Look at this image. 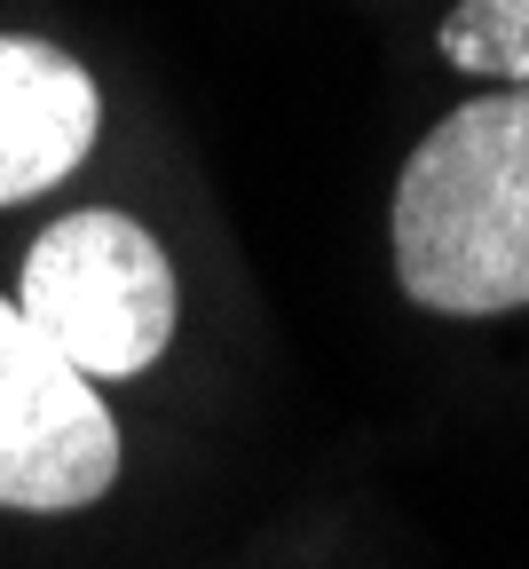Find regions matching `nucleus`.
Masks as SVG:
<instances>
[{"mask_svg":"<svg viewBox=\"0 0 529 569\" xmlns=\"http://www.w3.org/2000/svg\"><path fill=\"white\" fill-rule=\"evenodd\" d=\"M396 277L419 309H529V88L450 111L396 182Z\"/></svg>","mask_w":529,"mask_h":569,"instance_id":"f257e3e1","label":"nucleus"},{"mask_svg":"<svg viewBox=\"0 0 529 569\" xmlns=\"http://www.w3.org/2000/svg\"><path fill=\"white\" fill-rule=\"evenodd\" d=\"M17 309L80 380H127L174 340V261L142 222L88 206L32 238Z\"/></svg>","mask_w":529,"mask_h":569,"instance_id":"f03ea898","label":"nucleus"},{"mask_svg":"<svg viewBox=\"0 0 529 569\" xmlns=\"http://www.w3.org/2000/svg\"><path fill=\"white\" fill-rule=\"evenodd\" d=\"M119 475V427L63 356L0 301V507L71 515L103 498Z\"/></svg>","mask_w":529,"mask_h":569,"instance_id":"7ed1b4c3","label":"nucleus"},{"mask_svg":"<svg viewBox=\"0 0 529 569\" xmlns=\"http://www.w3.org/2000/svg\"><path fill=\"white\" fill-rule=\"evenodd\" d=\"M103 127L96 80L56 40L0 32V206L56 190Z\"/></svg>","mask_w":529,"mask_h":569,"instance_id":"20e7f679","label":"nucleus"},{"mask_svg":"<svg viewBox=\"0 0 529 569\" xmlns=\"http://www.w3.org/2000/svg\"><path fill=\"white\" fill-rule=\"evenodd\" d=\"M442 63L475 71V80L529 88V0H459L435 32Z\"/></svg>","mask_w":529,"mask_h":569,"instance_id":"39448f33","label":"nucleus"}]
</instances>
